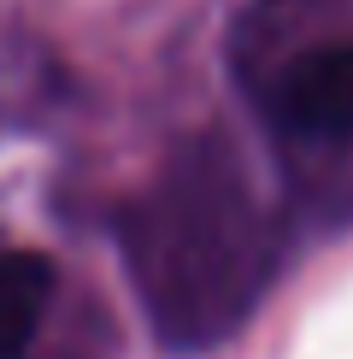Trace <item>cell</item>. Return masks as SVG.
<instances>
[{"label": "cell", "mask_w": 353, "mask_h": 359, "mask_svg": "<svg viewBox=\"0 0 353 359\" xmlns=\"http://www.w3.org/2000/svg\"><path fill=\"white\" fill-rule=\"evenodd\" d=\"M53 301V265L29 248L0 253V359H24Z\"/></svg>", "instance_id": "3957f363"}, {"label": "cell", "mask_w": 353, "mask_h": 359, "mask_svg": "<svg viewBox=\"0 0 353 359\" xmlns=\"http://www.w3.org/2000/svg\"><path fill=\"white\" fill-rule=\"evenodd\" d=\"M124 253L147 318L171 348L230 336L265 283V218L242 165L218 142L176 154L165 177L130 206Z\"/></svg>", "instance_id": "6da1fadb"}, {"label": "cell", "mask_w": 353, "mask_h": 359, "mask_svg": "<svg viewBox=\"0 0 353 359\" xmlns=\"http://www.w3.org/2000/svg\"><path fill=\"white\" fill-rule=\"evenodd\" d=\"M271 118L300 142H347L353 136V41L294 53L265 88Z\"/></svg>", "instance_id": "7a4b0ae2"}]
</instances>
